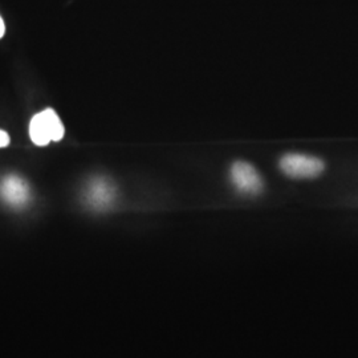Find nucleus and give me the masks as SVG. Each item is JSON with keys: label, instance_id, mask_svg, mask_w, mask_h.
Returning <instances> with one entry per match:
<instances>
[{"label": "nucleus", "instance_id": "423d86ee", "mask_svg": "<svg viewBox=\"0 0 358 358\" xmlns=\"http://www.w3.org/2000/svg\"><path fill=\"white\" fill-rule=\"evenodd\" d=\"M40 113L43 115L44 122H45V125L48 128L52 141H62L64 138L65 129L62 120H60V117L57 115V113L53 109H45V110L40 112Z\"/></svg>", "mask_w": 358, "mask_h": 358}, {"label": "nucleus", "instance_id": "f257e3e1", "mask_svg": "<svg viewBox=\"0 0 358 358\" xmlns=\"http://www.w3.org/2000/svg\"><path fill=\"white\" fill-rule=\"evenodd\" d=\"M279 167L289 178L309 179L319 177L325 169V164L313 155L288 153L280 158Z\"/></svg>", "mask_w": 358, "mask_h": 358}, {"label": "nucleus", "instance_id": "0eeeda50", "mask_svg": "<svg viewBox=\"0 0 358 358\" xmlns=\"http://www.w3.org/2000/svg\"><path fill=\"white\" fill-rule=\"evenodd\" d=\"M8 145H10V136L4 130H0V148H7Z\"/></svg>", "mask_w": 358, "mask_h": 358}, {"label": "nucleus", "instance_id": "7ed1b4c3", "mask_svg": "<svg viewBox=\"0 0 358 358\" xmlns=\"http://www.w3.org/2000/svg\"><path fill=\"white\" fill-rule=\"evenodd\" d=\"M0 198L15 208L26 206L29 201V187L26 180L17 176H7L1 179Z\"/></svg>", "mask_w": 358, "mask_h": 358}, {"label": "nucleus", "instance_id": "20e7f679", "mask_svg": "<svg viewBox=\"0 0 358 358\" xmlns=\"http://www.w3.org/2000/svg\"><path fill=\"white\" fill-rule=\"evenodd\" d=\"M115 198V190L113 185L103 178L93 179L90 182L87 199L90 205L97 210L108 208L113 203Z\"/></svg>", "mask_w": 358, "mask_h": 358}, {"label": "nucleus", "instance_id": "6e6552de", "mask_svg": "<svg viewBox=\"0 0 358 358\" xmlns=\"http://www.w3.org/2000/svg\"><path fill=\"white\" fill-rule=\"evenodd\" d=\"M4 32H6V26H4V22L1 19V16H0V38L4 36Z\"/></svg>", "mask_w": 358, "mask_h": 358}, {"label": "nucleus", "instance_id": "f03ea898", "mask_svg": "<svg viewBox=\"0 0 358 358\" xmlns=\"http://www.w3.org/2000/svg\"><path fill=\"white\" fill-rule=\"evenodd\" d=\"M230 179L235 190L245 195H256L264 186L259 171L245 161H236L231 165Z\"/></svg>", "mask_w": 358, "mask_h": 358}, {"label": "nucleus", "instance_id": "39448f33", "mask_svg": "<svg viewBox=\"0 0 358 358\" xmlns=\"http://www.w3.org/2000/svg\"><path fill=\"white\" fill-rule=\"evenodd\" d=\"M29 137L36 146H47L48 143H51V136L41 113L32 117L29 122Z\"/></svg>", "mask_w": 358, "mask_h": 358}]
</instances>
